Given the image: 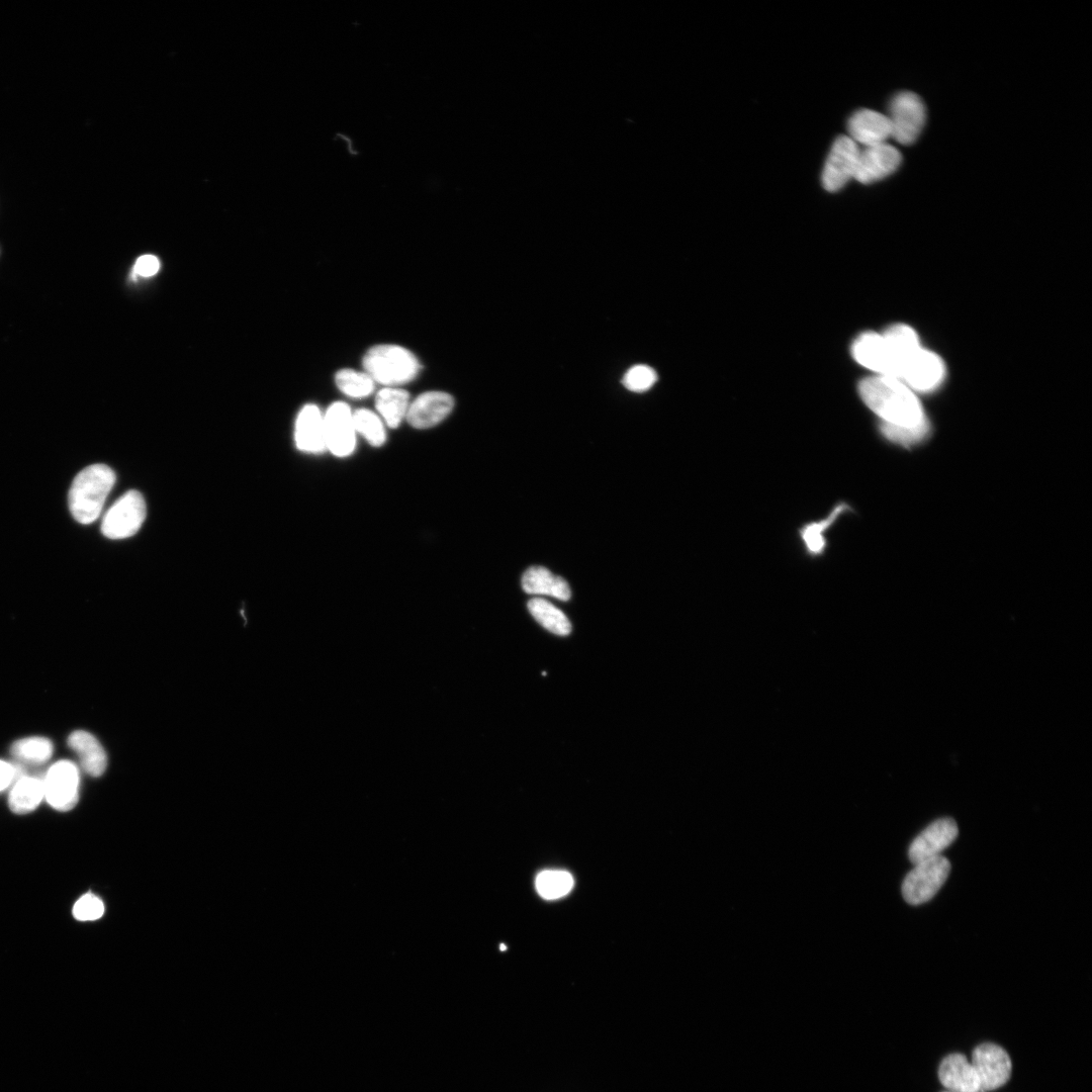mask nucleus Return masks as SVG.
<instances>
[{
  "label": "nucleus",
  "instance_id": "nucleus-1",
  "mask_svg": "<svg viewBox=\"0 0 1092 1092\" xmlns=\"http://www.w3.org/2000/svg\"><path fill=\"white\" fill-rule=\"evenodd\" d=\"M866 405L881 421L883 435L901 445H913L924 439L929 423L916 393L901 380L874 375L858 384Z\"/></svg>",
  "mask_w": 1092,
  "mask_h": 1092
},
{
  "label": "nucleus",
  "instance_id": "nucleus-2",
  "mask_svg": "<svg viewBox=\"0 0 1092 1092\" xmlns=\"http://www.w3.org/2000/svg\"><path fill=\"white\" fill-rule=\"evenodd\" d=\"M115 478L114 471L105 464L87 466L76 475L69 490L68 504L77 522L88 525L100 516Z\"/></svg>",
  "mask_w": 1092,
  "mask_h": 1092
},
{
  "label": "nucleus",
  "instance_id": "nucleus-3",
  "mask_svg": "<svg viewBox=\"0 0 1092 1092\" xmlns=\"http://www.w3.org/2000/svg\"><path fill=\"white\" fill-rule=\"evenodd\" d=\"M363 366L374 382L387 387L406 383L420 371L419 360L410 350L391 344L370 348L363 358Z\"/></svg>",
  "mask_w": 1092,
  "mask_h": 1092
},
{
  "label": "nucleus",
  "instance_id": "nucleus-4",
  "mask_svg": "<svg viewBox=\"0 0 1092 1092\" xmlns=\"http://www.w3.org/2000/svg\"><path fill=\"white\" fill-rule=\"evenodd\" d=\"M950 872L949 860L937 855L914 864L902 884V895L910 905H920L931 900L946 881Z\"/></svg>",
  "mask_w": 1092,
  "mask_h": 1092
},
{
  "label": "nucleus",
  "instance_id": "nucleus-5",
  "mask_svg": "<svg viewBox=\"0 0 1092 1092\" xmlns=\"http://www.w3.org/2000/svg\"><path fill=\"white\" fill-rule=\"evenodd\" d=\"M146 518V503L136 490L120 496L105 513L101 532L109 539H124L134 535Z\"/></svg>",
  "mask_w": 1092,
  "mask_h": 1092
},
{
  "label": "nucleus",
  "instance_id": "nucleus-6",
  "mask_svg": "<svg viewBox=\"0 0 1092 1092\" xmlns=\"http://www.w3.org/2000/svg\"><path fill=\"white\" fill-rule=\"evenodd\" d=\"M889 113L891 138L902 145L912 144L925 122L926 111L921 98L913 92H900L892 99Z\"/></svg>",
  "mask_w": 1092,
  "mask_h": 1092
},
{
  "label": "nucleus",
  "instance_id": "nucleus-7",
  "mask_svg": "<svg viewBox=\"0 0 1092 1092\" xmlns=\"http://www.w3.org/2000/svg\"><path fill=\"white\" fill-rule=\"evenodd\" d=\"M44 798L56 810L73 809L79 799L80 772L71 760L52 764L43 777Z\"/></svg>",
  "mask_w": 1092,
  "mask_h": 1092
},
{
  "label": "nucleus",
  "instance_id": "nucleus-8",
  "mask_svg": "<svg viewBox=\"0 0 1092 1092\" xmlns=\"http://www.w3.org/2000/svg\"><path fill=\"white\" fill-rule=\"evenodd\" d=\"M944 377L942 359L921 347L904 362L898 379L914 392H930L942 383Z\"/></svg>",
  "mask_w": 1092,
  "mask_h": 1092
},
{
  "label": "nucleus",
  "instance_id": "nucleus-9",
  "mask_svg": "<svg viewBox=\"0 0 1092 1092\" xmlns=\"http://www.w3.org/2000/svg\"><path fill=\"white\" fill-rule=\"evenodd\" d=\"M971 1064L980 1081L981 1090L992 1091L1002 1087L1011 1076L1012 1064L1006 1051L991 1042L976 1046Z\"/></svg>",
  "mask_w": 1092,
  "mask_h": 1092
},
{
  "label": "nucleus",
  "instance_id": "nucleus-10",
  "mask_svg": "<svg viewBox=\"0 0 1092 1092\" xmlns=\"http://www.w3.org/2000/svg\"><path fill=\"white\" fill-rule=\"evenodd\" d=\"M858 146L846 135L838 136L826 159L822 172V185L829 192L841 189L850 179L854 178Z\"/></svg>",
  "mask_w": 1092,
  "mask_h": 1092
},
{
  "label": "nucleus",
  "instance_id": "nucleus-11",
  "mask_svg": "<svg viewBox=\"0 0 1092 1092\" xmlns=\"http://www.w3.org/2000/svg\"><path fill=\"white\" fill-rule=\"evenodd\" d=\"M326 449L338 457H346L355 449L356 430L353 412L345 402H335L324 414Z\"/></svg>",
  "mask_w": 1092,
  "mask_h": 1092
},
{
  "label": "nucleus",
  "instance_id": "nucleus-12",
  "mask_svg": "<svg viewBox=\"0 0 1092 1092\" xmlns=\"http://www.w3.org/2000/svg\"><path fill=\"white\" fill-rule=\"evenodd\" d=\"M959 834L956 821L951 818H940L930 823L911 842L908 849V857L912 863L940 855V852L949 846Z\"/></svg>",
  "mask_w": 1092,
  "mask_h": 1092
},
{
  "label": "nucleus",
  "instance_id": "nucleus-13",
  "mask_svg": "<svg viewBox=\"0 0 1092 1092\" xmlns=\"http://www.w3.org/2000/svg\"><path fill=\"white\" fill-rule=\"evenodd\" d=\"M901 154L893 146L884 143L859 150L854 179L870 184L886 178L897 170Z\"/></svg>",
  "mask_w": 1092,
  "mask_h": 1092
},
{
  "label": "nucleus",
  "instance_id": "nucleus-14",
  "mask_svg": "<svg viewBox=\"0 0 1092 1092\" xmlns=\"http://www.w3.org/2000/svg\"><path fill=\"white\" fill-rule=\"evenodd\" d=\"M853 358L875 375L895 378L894 364L883 334L866 332L851 346Z\"/></svg>",
  "mask_w": 1092,
  "mask_h": 1092
},
{
  "label": "nucleus",
  "instance_id": "nucleus-15",
  "mask_svg": "<svg viewBox=\"0 0 1092 1092\" xmlns=\"http://www.w3.org/2000/svg\"><path fill=\"white\" fill-rule=\"evenodd\" d=\"M454 400L444 391H427L410 403L406 421L417 429H427L443 421L452 411Z\"/></svg>",
  "mask_w": 1092,
  "mask_h": 1092
},
{
  "label": "nucleus",
  "instance_id": "nucleus-16",
  "mask_svg": "<svg viewBox=\"0 0 1092 1092\" xmlns=\"http://www.w3.org/2000/svg\"><path fill=\"white\" fill-rule=\"evenodd\" d=\"M849 138L863 147L884 144L891 138V124L887 115L871 109L854 112L847 123Z\"/></svg>",
  "mask_w": 1092,
  "mask_h": 1092
},
{
  "label": "nucleus",
  "instance_id": "nucleus-17",
  "mask_svg": "<svg viewBox=\"0 0 1092 1092\" xmlns=\"http://www.w3.org/2000/svg\"><path fill=\"white\" fill-rule=\"evenodd\" d=\"M940 1083L948 1092H980L977 1073L965 1055L956 1053L945 1057L938 1068Z\"/></svg>",
  "mask_w": 1092,
  "mask_h": 1092
},
{
  "label": "nucleus",
  "instance_id": "nucleus-18",
  "mask_svg": "<svg viewBox=\"0 0 1092 1092\" xmlns=\"http://www.w3.org/2000/svg\"><path fill=\"white\" fill-rule=\"evenodd\" d=\"M294 439L296 447L307 453H321L326 450L324 415L314 404H306L299 412Z\"/></svg>",
  "mask_w": 1092,
  "mask_h": 1092
},
{
  "label": "nucleus",
  "instance_id": "nucleus-19",
  "mask_svg": "<svg viewBox=\"0 0 1092 1092\" xmlns=\"http://www.w3.org/2000/svg\"><path fill=\"white\" fill-rule=\"evenodd\" d=\"M67 742L77 754L85 772L92 777H100L105 771L107 756L95 736L84 730H76L69 735Z\"/></svg>",
  "mask_w": 1092,
  "mask_h": 1092
},
{
  "label": "nucleus",
  "instance_id": "nucleus-20",
  "mask_svg": "<svg viewBox=\"0 0 1092 1092\" xmlns=\"http://www.w3.org/2000/svg\"><path fill=\"white\" fill-rule=\"evenodd\" d=\"M522 587L527 594L551 596L561 601H567L571 596L567 581L543 566L528 568L522 576Z\"/></svg>",
  "mask_w": 1092,
  "mask_h": 1092
},
{
  "label": "nucleus",
  "instance_id": "nucleus-21",
  "mask_svg": "<svg viewBox=\"0 0 1092 1092\" xmlns=\"http://www.w3.org/2000/svg\"><path fill=\"white\" fill-rule=\"evenodd\" d=\"M883 336L892 357L895 378L898 379L904 362L921 348L918 335L911 327L897 324L888 328Z\"/></svg>",
  "mask_w": 1092,
  "mask_h": 1092
},
{
  "label": "nucleus",
  "instance_id": "nucleus-22",
  "mask_svg": "<svg viewBox=\"0 0 1092 1092\" xmlns=\"http://www.w3.org/2000/svg\"><path fill=\"white\" fill-rule=\"evenodd\" d=\"M43 797V778L25 774L13 783L8 797V805L12 812L26 814L33 811Z\"/></svg>",
  "mask_w": 1092,
  "mask_h": 1092
},
{
  "label": "nucleus",
  "instance_id": "nucleus-23",
  "mask_svg": "<svg viewBox=\"0 0 1092 1092\" xmlns=\"http://www.w3.org/2000/svg\"><path fill=\"white\" fill-rule=\"evenodd\" d=\"M378 416L390 428H397L406 417L410 406L408 393L400 388L385 387L375 397Z\"/></svg>",
  "mask_w": 1092,
  "mask_h": 1092
},
{
  "label": "nucleus",
  "instance_id": "nucleus-24",
  "mask_svg": "<svg viewBox=\"0 0 1092 1092\" xmlns=\"http://www.w3.org/2000/svg\"><path fill=\"white\" fill-rule=\"evenodd\" d=\"M528 610L533 618L551 633L559 636L570 633L571 625L568 618L548 601L534 598L528 602Z\"/></svg>",
  "mask_w": 1092,
  "mask_h": 1092
},
{
  "label": "nucleus",
  "instance_id": "nucleus-25",
  "mask_svg": "<svg viewBox=\"0 0 1092 1092\" xmlns=\"http://www.w3.org/2000/svg\"><path fill=\"white\" fill-rule=\"evenodd\" d=\"M54 751L50 739L40 736L26 737L15 741L10 752L20 762L39 765L47 762Z\"/></svg>",
  "mask_w": 1092,
  "mask_h": 1092
},
{
  "label": "nucleus",
  "instance_id": "nucleus-26",
  "mask_svg": "<svg viewBox=\"0 0 1092 1092\" xmlns=\"http://www.w3.org/2000/svg\"><path fill=\"white\" fill-rule=\"evenodd\" d=\"M535 885L542 898L552 900L569 893L573 887V878L565 871L547 870L537 876Z\"/></svg>",
  "mask_w": 1092,
  "mask_h": 1092
},
{
  "label": "nucleus",
  "instance_id": "nucleus-27",
  "mask_svg": "<svg viewBox=\"0 0 1092 1092\" xmlns=\"http://www.w3.org/2000/svg\"><path fill=\"white\" fill-rule=\"evenodd\" d=\"M353 422L356 433L362 435L372 446H381L385 442L386 433L381 418L366 408L353 412Z\"/></svg>",
  "mask_w": 1092,
  "mask_h": 1092
},
{
  "label": "nucleus",
  "instance_id": "nucleus-28",
  "mask_svg": "<svg viewBox=\"0 0 1092 1092\" xmlns=\"http://www.w3.org/2000/svg\"><path fill=\"white\" fill-rule=\"evenodd\" d=\"M335 381L338 388L351 397H365L374 388L373 379L366 373L353 369H342L337 372Z\"/></svg>",
  "mask_w": 1092,
  "mask_h": 1092
},
{
  "label": "nucleus",
  "instance_id": "nucleus-29",
  "mask_svg": "<svg viewBox=\"0 0 1092 1092\" xmlns=\"http://www.w3.org/2000/svg\"><path fill=\"white\" fill-rule=\"evenodd\" d=\"M845 507L839 505L832 513L824 520L816 522L814 524L807 525L801 531L802 538L810 553L819 554L823 551L825 546V539L823 534L825 530L835 521L840 513L843 512Z\"/></svg>",
  "mask_w": 1092,
  "mask_h": 1092
},
{
  "label": "nucleus",
  "instance_id": "nucleus-30",
  "mask_svg": "<svg viewBox=\"0 0 1092 1092\" xmlns=\"http://www.w3.org/2000/svg\"><path fill=\"white\" fill-rule=\"evenodd\" d=\"M657 380L656 372L647 365H635L623 376V385L634 392L648 390Z\"/></svg>",
  "mask_w": 1092,
  "mask_h": 1092
},
{
  "label": "nucleus",
  "instance_id": "nucleus-31",
  "mask_svg": "<svg viewBox=\"0 0 1092 1092\" xmlns=\"http://www.w3.org/2000/svg\"><path fill=\"white\" fill-rule=\"evenodd\" d=\"M104 913V903L92 893L80 897L73 907V915L79 921H93Z\"/></svg>",
  "mask_w": 1092,
  "mask_h": 1092
},
{
  "label": "nucleus",
  "instance_id": "nucleus-32",
  "mask_svg": "<svg viewBox=\"0 0 1092 1092\" xmlns=\"http://www.w3.org/2000/svg\"><path fill=\"white\" fill-rule=\"evenodd\" d=\"M21 776L22 768L19 764L0 759V792L6 790Z\"/></svg>",
  "mask_w": 1092,
  "mask_h": 1092
},
{
  "label": "nucleus",
  "instance_id": "nucleus-33",
  "mask_svg": "<svg viewBox=\"0 0 1092 1092\" xmlns=\"http://www.w3.org/2000/svg\"><path fill=\"white\" fill-rule=\"evenodd\" d=\"M160 263L153 255L141 256L134 264V272L141 276H152L158 272Z\"/></svg>",
  "mask_w": 1092,
  "mask_h": 1092
},
{
  "label": "nucleus",
  "instance_id": "nucleus-34",
  "mask_svg": "<svg viewBox=\"0 0 1092 1092\" xmlns=\"http://www.w3.org/2000/svg\"><path fill=\"white\" fill-rule=\"evenodd\" d=\"M948 1092V1091H947Z\"/></svg>",
  "mask_w": 1092,
  "mask_h": 1092
}]
</instances>
